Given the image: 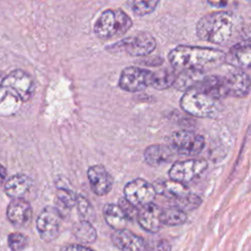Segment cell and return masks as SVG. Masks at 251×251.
I'll return each instance as SVG.
<instances>
[{
	"label": "cell",
	"mask_w": 251,
	"mask_h": 251,
	"mask_svg": "<svg viewBox=\"0 0 251 251\" xmlns=\"http://www.w3.org/2000/svg\"><path fill=\"white\" fill-rule=\"evenodd\" d=\"M32 184L31 178L25 174H17L9 177L4 184L5 194L12 198H22L30 188Z\"/></svg>",
	"instance_id": "cell-19"
},
{
	"label": "cell",
	"mask_w": 251,
	"mask_h": 251,
	"mask_svg": "<svg viewBox=\"0 0 251 251\" xmlns=\"http://www.w3.org/2000/svg\"><path fill=\"white\" fill-rule=\"evenodd\" d=\"M156 48L155 38L148 32H138L126 37L107 49L111 52H125L130 56H147Z\"/></svg>",
	"instance_id": "cell-6"
},
{
	"label": "cell",
	"mask_w": 251,
	"mask_h": 251,
	"mask_svg": "<svg viewBox=\"0 0 251 251\" xmlns=\"http://www.w3.org/2000/svg\"><path fill=\"white\" fill-rule=\"evenodd\" d=\"M247 2H248V4L251 6V0H247Z\"/></svg>",
	"instance_id": "cell-36"
},
{
	"label": "cell",
	"mask_w": 251,
	"mask_h": 251,
	"mask_svg": "<svg viewBox=\"0 0 251 251\" xmlns=\"http://www.w3.org/2000/svg\"><path fill=\"white\" fill-rule=\"evenodd\" d=\"M57 198L66 208H72L76 204L77 196L71 189L60 187L57 189Z\"/></svg>",
	"instance_id": "cell-29"
},
{
	"label": "cell",
	"mask_w": 251,
	"mask_h": 251,
	"mask_svg": "<svg viewBox=\"0 0 251 251\" xmlns=\"http://www.w3.org/2000/svg\"><path fill=\"white\" fill-rule=\"evenodd\" d=\"M235 18L227 12H215L203 16L196 25L197 36L214 44L227 43L235 31Z\"/></svg>",
	"instance_id": "cell-2"
},
{
	"label": "cell",
	"mask_w": 251,
	"mask_h": 251,
	"mask_svg": "<svg viewBox=\"0 0 251 251\" xmlns=\"http://www.w3.org/2000/svg\"><path fill=\"white\" fill-rule=\"evenodd\" d=\"M61 222V213L57 208L53 206L43 208L36 220V227L40 238L45 242L54 241L60 233Z\"/></svg>",
	"instance_id": "cell-8"
},
{
	"label": "cell",
	"mask_w": 251,
	"mask_h": 251,
	"mask_svg": "<svg viewBox=\"0 0 251 251\" xmlns=\"http://www.w3.org/2000/svg\"><path fill=\"white\" fill-rule=\"evenodd\" d=\"M0 87L22 102H26L32 96L35 84L28 73L23 70H15L2 79Z\"/></svg>",
	"instance_id": "cell-5"
},
{
	"label": "cell",
	"mask_w": 251,
	"mask_h": 251,
	"mask_svg": "<svg viewBox=\"0 0 251 251\" xmlns=\"http://www.w3.org/2000/svg\"><path fill=\"white\" fill-rule=\"evenodd\" d=\"M208 168L204 159H189L174 163L169 171L171 179L180 182H189L200 176Z\"/></svg>",
	"instance_id": "cell-9"
},
{
	"label": "cell",
	"mask_w": 251,
	"mask_h": 251,
	"mask_svg": "<svg viewBox=\"0 0 251 251\" xmlns=\"http://www.w3.org/2000/svg\"><path fill=\"white\" fill-rule=\"evenodd\" d=\"M132 26L127 14L119 9L102 12L94 24V33L100 39H110L125 34Z\"/></svg>",
	"instance_id": "cell-4"
},
{
	"label": "cell",
	"mask_w": 251,
	"mask_h": 251,
	"mask_svg": "<svg viewBox=\"0 0 251 251\" xmlns=\"http://www.w3.org/2000/svg\"><path fill=\"white\" fill-rule=\"evenodd\" d=\"M160 0H127V6L134 15L143 17L154 12Z\"/></svg>",
	"instance_id": "cell-26"
},
{
	"label": "cell",
	"mask_w": 251,
	"mask_h": 251,
	"mask_svg": "<svg viewBox=\"0 0 251 251\" xmlns=\"http://www.w3.org/2000/svg\"><path fill=\"white\" fill-rule=\"evenodd\" d=\"M161 218H162L163 225L175 226H180L184 224L187 220V215L185 211L172 204V206L162 209Z\"/></svg>",
	"instance_id": "cell-25"
},
{
	"label": "cell",
	"mask_w": 251,
	"mask_h": 251,
	"mask_svg": "<svg viewBox=\"0 0 251 251\" xmlns=\"http://www.w3.org/2000/svg\"><path fill=\"white\" fill-rule=\"evenodd\" d=\"M7 177V170L6 168L0 164V185H2L6 181Z\"/></svg>",
	"instance_id": "cell-35"
},
{
	"label": "cell",
	"mask_w": 251,
	"mask_h": 251,
	"mask_svg": "<svg viewBox=\"0 0 251 251\" xmlns=\"http://www.w3.org/2000/svg\"><path fill=\"white\" fill-rule=\"evenodd\" d=\"M119 205L124 210V212L126 213L128 220L131 221V220H133L134 218L137 217V212H138V210L136 209L137 207H135L129 201H127L126 199V197L119 199Z\"/></svg>",
	"instance_id": "cell-31"
},
{
	"label": "cell",
	"mask_w": 251,
	"mask_h": 251,
	"mask_svg": "<svg viewBox=\"0 0 251 251\" xmlns=\"http://www.w3.org/2000/svg\"><path fill=\"white\" fill-rule=\"evenodd\" d=\"M62 250H91L92 248L87 245H82V244H72V245H67L61 248Z\"/></svg>",
	"instance_id": "cell-33"
},
{
	"label": "cell",
	"mask_w": 251,
	"mask_h": 251,
	"mask_svg": "<svg viewBox=\"0 0 251 251\" xmlns=\"http://www.w3.org/2000/svg\"><path fill=\"white\" fill-rule=\"evenodd\" d=\"M176 73L173 68L168 69H160L155 72H151V79H150V86L154 87L158 90H164L174 85L176 79Z\"/></svg>",
	"instance_id": "cell-23"
},
{
	"label": "cell",
	"mask_w": 251,
	"mask_h": 251,
	"mask_svg": "<svg viewBox=\"0 0 251 251\" xmlns=\"http://www.w3.org/2000/svg\"><path fill=\"white\" fill-rule=\"evenodd\" d=\"M179 104L185 113L197 118H218L224 110L220 99L211 96L197 87L186 90Z\"/></svg>",
	"instance_id": "cell-3"
},
{
	"label": "cell",
	"mask_w": 251,
	"mask_h": 251,
	"mask_svg": "<svg viewBox=\"0 0 251 251\" xmlns=\"http://www.w3.org/2000/svg\"><path fill=\"white\" fill-rule=\"evenodd\" d=\"M111 239L117 248L125 251H141L147 248L143 238L126 227L117 229L112 234Z\"/></svg>",
	"instance_id": "cell-16"
},
{
	"label": "cell",
	"mask_w": 251,
	"mask_h": 251,
	"mask_svg": "<svg viewBox=\"0 0 251 251\" xmlns=\"http://www.w3.org/2000/svg\"><path fill=\"white\" fill-rule=\"evenodd\" d=\"M169 145L177 154L196 156L204 149L205 139L201 134L190 130H177L170 136Z\"/></svg>",
	"instance_id": "cell-7"
},
{
	"label": "cell",
	"mask_w": 251,
	"mask_h": 251,
	"mask_svg": "<svg viewBox=\"0 0 251 251\" xmlns=\"http://www.w3.org/2000/svg\"><path fill=\"white\" fill-rule=\"evenodd\" d=\"M173 205L180 208L181 210L187 212L192 211L196 208H198L202 202L201 198L193 193H186L180 197H177L176 199H173Z\"/></svg>",
	"instance_id": "cell-27"
},
{
	"label": "cell",
	"mask_w": 251,
	"mask_h": 251,
	"mask_svg": "<svg viewBox=\"0 0 251 251\" xmlns=\"http://www.w3.org/2000/svg\"><path fill=\"white\" fill-rule=\"evenodd\" d=\"M231 0H207V2L217 8H225L229 5Z\"/></svg>",
	"instance_id": "cell-32"
},
{
	"label": "cell",
	"mask_w": 251,
	"mask_h": 251,
	"mask_svg": "<svg viewBox=\"0 0 251 251\" xmlns=\"http://www.w3.org/2000/svg\"><path fill=\"white\" fill-rule=\"evenodd\" d=\"M8 245L12 250L18 251L25 248L27 245V237L21 232H12L7 238Z\"/></svg>",
	"instance_id": "cell-30"
},
{
	"label": "cell",
	"mask_w": 251,
	"mask_h": 251,
	"mask_svg": "<svg viewBox=\"0 0 251 251\" xmlns=\"http://www.w3.org/2000/svg\"><path fill=\"white\" fill-rule=\"evenodd\" d=\"M225 57L226 53L222 50L189 45H178L168 55L170 64L176 71L185 69L204 71L207 68L218 67L225 62Z\"/></svg>",
	"instance_id": "cell-1"
},
{
	"label": "cell",
	"mask_w": 251,
	"mask_h": 251,
	"mask_svg": "<svg viewBox=\"0 0 251 251\" xmlns=\"http://www.w3.org/2000/svg\"><path fill=\"white\" fill-rule=\"evenodd\" d=\"M176 152L170 145L153 144L145 149L143 157L147 165L151 167H158L171 162Z\"/></svg>",
	"instance_id": "cell-18"
},
{
	"label": "cell",
	"mask_w": 251,
	"mask_h": 251,
	"mask_svg": "<svg viewBox=\"0 0 251 251\" xmlns=\"http://www.w3.org/2000/svg\"><path fill=\"white\" fill-rule=\"evenodd\" d=\"M223 76L227 97L243 98L248 95L251 88V78L245 72L235 69Z\"/></svg>",
	"instance_id": "cell-12"
},
{
	"label": "cell",
	"mask_w": 251,
	"mask_h": 251,
	"mask_svg": "<svg viewBox=\"0 0 251 251\" xmlns=\"http://www.w3.org/2000/svg\"><path fill=\"white\" fill-rule=\"evenodd\" d=\"M9 222L18 227H24L27 226L32 219V208L26 200L22 198L13 199L6 212Z\"/></svg>",
	"instance_id": "cell-15"
},
{
	"label": "cell",
	"mask_w": 251,
	"mask_h": 251,
	"mask_svg": "<svg viewBox=\"0 0 251 251\" xmlns=\"http://www.w3.org/2000/svg\"><path fill=\"white\" fill-rule=\"evenodd\" d=\"M240 34L241 37L246 40V41H250L251 40V25H247L242 26L241 30H240Z\"/></svg>",
	"instance_id": "cell-34"
},
{
	"label": "cell",
	"mask_w": 251,
	"mask_h": 251,
	"mask_svg": "<svg viewBox=\"0 0 251 251\" xmlns=\"http://www.w3.org/2000/svg\"><path fill=\"white\" fill-rule=\"evenodd\" d=\"M73 233L75 237L81 243H92L97 238V232L91 222L86 220H80L74 225Z\"/></svg>",
	"instance_id": "cell-24"
},
{
	"label": "cell",
	"mask_w": 251,
	"mask_h": 251,
	"mask_svg": "<svg viewBox=\"0 0 251 251\" xmlns=\"http://www.w3.org/2000/svg\"><path fill=\"white\" fill-rule=\"evenodd\" d=\"M205 76L203 70H195V69H185L180 70L176 73V79L174 82V87L180 91H186L195 87L201 79Z\"/></svg>",
	"instance_id": "cell-20"
},
{
	"label": "cell",
	"mask_w": 251,
	"mask_h": 251,
	"mask_svg": "<svg viewBox=\"0 0 251 251\" xmlns=\"http://www.w3.org/2000/svg\"><path fill=\"white\" fill-rule=\"evenodd\" d=\"M124 194L127 201L139 208L145 204L153 202L157 192L154 185L147 180L143 178H135L126 184Z\"/></svg>",
	"instance_id": "cell-10"
},
{
	"label": "cell",
	"mask_w": 251,
	"mask_h": 251,
	"mask_svg": "<svg viewBox=\"0 0 251 251\" xmlns=\"http://www.w3.org/2000/svg\"><path fill=\"white\" fill-rule=\"evenodd\" d=\"M151 71L138 67H126L120 75L119 85L127 92H138L150 85Z\"/></svg>",
	"instance_id": "cell-11"
},
{
	"label": "cell",
	"mask_w": 251,
	"mask_h": 251,
	"mask_svg": "<svg viewBox=\"0 0 251 251\" xmlns=\"http://www.w3.org/2000/svg\"><path fill=\"white\" fill-rule=\"evenodd\" d=\"M75 205H76L78 214L82 220L93 222V220L95 219V212L91 203L88 201L87 198H85L82 195H77Z\"/></svg>",
	"instance_id": "cell-28"
},
{
	"label": "cell",
	"mask_w": 251,
	"mask_h": 251,
	"mask_svg": "<svg viewBox=\"0 0 251 251\" xmlns=\"http://www.w3.org/2000/svg\"><path fill=\"white\" fill-rule=\"evenodd\" d=\"M87 177L91 190L98 196L108 194L114 184V178L102 165H93L87 170Z\"/></svg>",
	"instance_id": "cell-13"
},
{
	"label": "cell",
	"mask_w": 251,
	"mask_h": 251,
	"mask_svg": "<svg viewBox=\"0 0 251 251\" xmlns=\"http://www.w3.org/2000/svg\"><path fill=\"white\" fill-rule=\"evenodd\" d=\"M153 185L158 194L164 195L165 197H168L171 200L190 192L188 187L185 185V183L177 180H174V179L157 181Z\"/></svg>",
	"instance_id": "cell-22"
},
{
	"label": "cell",
	"mask_w": 251,
	"mask_h": 251,
	"mask_svg": "<svg viewBox=\"0 0 251 251\" xmlns=\"http://www.w3.org/2000/svg\"><path fill=\"white\" fill-rule=\"evenodd\" d=\"M225 62L240 70L251 68V44L239 43L232 46L227 53H226Z\"/></svg>",
	"instance_id": "cell-17"
},
{
	"label": "cell",
	"mask_w": 251,
	"mask_h": 251,
	"mask_svg": "<svg viewBox=\"0 0 251 251\" xmlns=\"http://www.w3.org/2000/svg\"><path fill=\"white\" fill-rule=\"evenodd\" d=\"M162 209L153 202L139 207L137 212V222L146 231L156 233L160 231L163 222L161 218Z\"/></svg>",
	"instance_id": "cell-14"
},
{
	"label": "cell",
	"mask_w": 251,
	"mask_h": 251,
	"mask_svg": "<svg viewBox=\"0 0 251 251\" xmlns=\"http://www.w3.org/2000/svg\"><path fill=\"white\" fill-rule=\"evenodd\" d=\"M103 217L107 225L115 230L125 228L128 221L121 206L113 203H108L103 207Z\"/></svg>",
	"instance_id": "cell-21"
}]
</instances>
